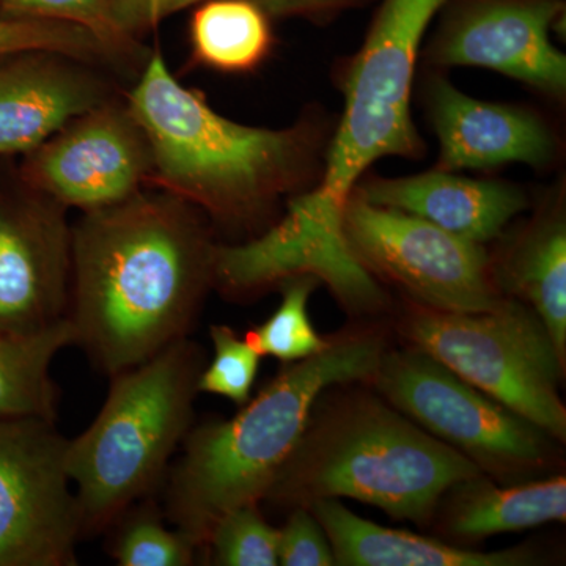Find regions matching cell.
Masks as SVG:
<instances>
[{
	"mask_svg": "<svg viewBox=\"0 0 566 566\" xmlns=\"http://www.w3.org/2000/svg\"><path fill=\"white\" fill-rule=\"evenodd\" d=\"M191 41L203 65L244 73L266 59L273 35L268 14L251 0H211L193 14Z\"/></svg>",
	"mask_w": 566,
	"mask_h": 566,
	"instance_id": "obj_21",
	"label": "cell"
},
{
	"mask_svg": "<svg viewBox=\"0 0 566 566\" xmlns=\"http://www.w3.org/2000/svg\"><path fill=\"white\" fill-rule=\"evenodd\" d=\"M196 546L180 532L163 526L150 515L137 516L126 524L114 546L120 566H188Z\"/></svg>",
	"mask_w": 566,
	"mask_h": 566,
	"instance_id": "obj_26",
	"label": "cell"
},
{
	"mask_svg": "<svg viewBox=\"0 0 566 566\" xmlns=\"http://www.w3.org/2000/svg\"><path fill=\"white\" fill-rule=\"evenodd\" d=\"M71 234L74 345L99 370L120 374L188 335L216 253L191 203L139 191L84 212Z\"/></svg>",
	"mask_w": 566,
	"mask_h": 566,
	"instance_id": "obj_1",
	"label": "cell"
},
{
	"mask_svg": "<svg viewBox=\"0 0 566 566\" xmlns=\"http://www.w3.org/2000/svg\"><path fill=\"white\" fill-rule=\"evenodd\" d=\"M354 192L365 202L416 216L471 243L485 245L527 208V196L502 181L472 180L446 170L374 178Z\"/></svg>",
	"mask_w": 566,
	"mask_h": 566,
	"instance_id": "obj_16",
	"label": "cell"
},
{
	"mask_svg": "<svg viewBox=\"0 0 566 566\" xmlns=\"http://www.w3.org/2000/svg\"><path fill=\"white\" fill-rule=\"evenodd\" d=\"M279 531L277 562L282 566H333L329 539L311 510L297 506Z\"/></svg>",
	"mask_w": 566,
	"mask_h": 566,
	"instance_id": "obj_28",
	"label": "cell"
},
{
	"mask_svg": "<svg viewBox=\"0 0 566 566\" xmlns=\"http://www.w3.org/2000/svg\"><path fill=\"white\" fill-rule=\"evenodd\" d=\"M126 103L150 142L156 185L218 221L260 218L314 172L322 142L315 125L268 129L229 120L175 80L159 52Z\"/></svg>",
	"mask_w": 566,
	"mask_h": 566,
	"instance_id": "obj_3",
	"label": "cell"
},
{
	"mask_svg": "<svg viewBox=\"0 0 566 566\" xmlns=\"http://www.w3.org/2000/svg\"><path fill=\"white\" fill-rule=\"evenodd\" d=\"M0 18L70 22L95 33L117 57L132 55L133 43L114 31L104 0H0Z\"/></svg>",
	"mask_w": 566,
	"mask_h": 566,
	"instance_id": "obj_27",
	"label": "cell"
},
{
	"mask_svg": "<svg viewBox=\"0 0 566 566\" xmlns=\"http://www.w3.org/2000/svg\"><path fill=\"white\" fill-rule=\"evenodd\" d=\"M495 277L501 289L531 305L565 363L566 226L560 211L542 216L528 227Z\"/></svg>",
	"mask_w": 566,
	"mask_h": 566,
	"instance_id": "obj_19",
	"label": "cell"
},
{
	"mask_svg": "<svg viewBox=\"0 0 566 566\" xmlns=\"http://www.w3.org/2000/svg\"><path fill=\"white\" fill-rule=\"evenodd\" d=\"M424 98L441 147L439 170L509 163L545 167L556 156V136L534 112L471 98L438 74L428 81Z\"/></svg>",
	"mask_w": 566,
	"mask_h": 566,
	"instance_id": "obj_14",
	"label": "cell"
},
{
	"mask_svg": "<svg viewBox=\"0 0 566 566\" xmlns=\"http://www.w3.org/2000/svg\"><path fill=\"white\" fill-rule=\"evenodd\" d=\"M447 0H382L363 48L344 76V114L318 188L289 210L318 229L340 232L346 200L371 164L387 156L420 158L411 117L412 82L422 40Z\"/></svg>",
	"mask_w": 566,
	"mask_h": 566,
	"instance_id": "obj_6",
	"label": "cell"
},
{
	"mask_svg": "<svg viewBox=\"0 0 566 566\" xmlns=\"http://www.w3.org/2000/svg\"><path fill=\"white\" fill-rule=\"evenodd\" d=\"M318 279L297 275L283 281V297L277 311L260 326L244 335L245 342L260 356H271L283 363H300L322 353L331 340L316 333L307 312L308 297Z\"/></svg>",
	"mask_w": 566,
	"mask_h": 566,
	"instance_id": "obj_22",
	"label": "cell"
},
{
	"mask_svg": "<svg viewBox=\"0 0 566 566\" xmlns=\"http://www.w3.org/2000/svg\"><path fill=\"white\" fill-rule=\"evenodd\" d=\"M562 11V0H461L428 48V62L494 70L560 98L566 57L551 43L549 29Z\"/></svg>",
	"mask_w": 566,
	"mask_h": 566,
	"instance_id": "obj_12",
	"label": "cell"
},
{
	"mask_svg": "<svg viewBox=\"0 0 566 566\" xmlns=\"http://www.w3.org/2000/svg\"><path fill=\"white\" fill-rule=\"evenodd\" d=\"M71 238L65 208L48 197L0 205V333H36L69 316Z\"/></svg>",
	"mask_w": 566,
	"mask_h": 566,
	"instance_id": "obj_13",
	"label": "cell"
},
{
	"mask_svg": "<svg viewBox=\"0 0 566 566\" xmlns=\"http://www.w3.org/2000/svg\"><path fill=\"white\" fill-rule=\"evenodd\" d=\"M200 0H104L107 20L123 40L133 43L137 33L155 28L170 14Z\"/></svg>",
	"mask_w": 566,
	"mask_h": 566,
	"instance_id": "obj_29",
	"label": "cell"
},
{
	"mask_svg": "<svg viewBox=\"0 0 566 566\" xmlns=\"http://www.w3.org/2000/svg\"><path fill=\"white\" fill-rule=\"evenodd\" d=\"M387 403L502 483L553 468L545 431L417 348L386 352L370 379Z\"/></svg>",
	"mask_w": 566,
	"mask_h": 566,
	"instance_id": "obj_8",
	"label": "cell"
},
{
	"mask_svg": "<svg viewBox=\"0 0 566 566\" xmlns=\"http://www.w3.org/2000/svg\"><path fill=\"white\" fill-rule=\"evenodd\" d=\"M442 528L464 542L524 531L566 520L565 475L501 486L479 474L450 488L442 497Z\"/></svg>",
	"mask_w": 566,
	"mask_h": 566,
	"instance_id": "obj_18",
	"label": "cell"
},
{
	"mask_svg": "<svg viewBox=\"0 0 566 566\" xmlns=\"http://www.w3.org/2000/svg\"><path fill=\"white\" fill-rule=\"evenodd\" d=\"M386 353L376 331L344 334L293 363L232 419L186 436L167 490V515L193 546H207L222 516L266 499L318 398L334 386L370 381Z\"/></svg>",
	"mask_w": 566,
	"mask_h": 566,
	"instance_id": "obj_2",
	"label": "cell"
},
{
	"mask_svg": "<svg viewBox=\"0 0 566 566\" xmlns=\"http://www.w3.org/2000/svg\"><path fill=\"white\" fill-rule=\"evenodd\" d=\"M210 334L214 357L200 371L199 392L219 395L237 405L248 403L262 356L232 327L219 324L211 327Z\"/></svg>",
	"mask_w": 566,
	"mask_h": 566,
	"instance_id": "obj_25",
	"label": "cell"
},
{
	"mask_svg": "<svg viewBox=\"0 0 566 566\" xmlns=\"http://www.w3.org/2000/svg\"><path fill=\"white\" fill-rule=\"evenodd\" d=\"M69 442L54 420L0 417V566L77 565Z\"/></svg>",
	"mask_w": 566,
	"mask_h": 566,
	"instance_id": "obj_10",
	"label": "cell"
},
{
	"mask_svg": "<svg viewBox=\"0 0 566 566\" xmlns=\"http://www.w3.org/2000/svg\"><path fill=\"white\" fill-rule=\"evenodd\" d=\"M333 547L335 565L344 566H527L536 564L527 547L482 553L400 528L378 526L354 515L338 499L307 506Z\"/></svg>",
	"mask_w": 566,
	"mask_h": 566,
	"instance_id": "obj_17",
	"label": "cell"
},
{
	"mask_svg": "<svg viewBox=\"0 0 566 566\" xmlns=\"http://www.w3.org/2000/svg\"><path fill=\"white\" fill-rule=\"evenodd\" d=\"M70 345L74 329L69 316L36 333H0V417L55 420L57 390L51 365Z\"/></svg>",
	"mask_w": 566,
	"mask_h": 566,
	"instance_id": "obj_20",
	"label": "cell"
},
{
	"mask_svg": "<svg viewBox=\"0 0 566 566\" xmlns=\"http://www.w3.org/2000/svg\"><path fill=\"white\" fill-rule=\"evenodd\" d=\"M400 331L412 348L565 442L566 409L558 394L565 363L532 308L505 297L493 311L460 314L411 301Z\"/></svg>",
	"mask_w": 566,
	"mask_h": 566,
	"instance_id": "obj_7",
	"label": "cell"
},
{
	"mask_svg": "<svg viewBox=\"0 0 566 566\" xmlns=\"http://www.w3.org/2000/svg\"><path fill=\"white\" fill-rule=\"evenodd\" d=\"M151 170L150 142L128 103L104 102L32 150L25 178L41 196L87 212L129 199Z\"/></svg>",
	"mask_w": 566,
	"mask_h": 566,
	"instance_id": "obj_11",
	"label": "cell"
},
{
	"mask_svg": "<svg viewBox=\"0 0 566 566\" xmlns=\"http://www.w3.org/2000/svg\"><path fill=\"white\" fill-rule=\"evenodd\" d=\"M80 62L54 52H29L0 66V155L31 153L107 102L103 82Z\"/></svg>",
	"mask_w": 566,
	"mask_h": 566,
	"instance_id": "obj_15",
	"label": "cell"
},
{
	"mask_svg": "<svg viewBox=\"0 0 566 566\" xmlns=\"http://www.w3.org/2000/svg\"><path fill=\"white\" fill-rule=\"evenodd\" d=\"M200 371L199 349L185 337L111 376L102 411L69 442L66 463L82 535L109 527L159 482L191 431Z\"/></svg>",
	"mask_w": 566,
	"mask_h": 566,
	"instance_id": "obj_5",
	"label": "cell"
},
{
	"mask_svg": "<svg viewBox=\"0 0 566 566\" xmlns=\"http://www.w3.org/2000/svg\"><path fill=\"white\" fill-rule=\"evenodd\" d=\"M279 528L266 523L259 504L227 513L212 528L207 546L212 560L222 566H275Z\"/></svg>",
	"mask_w": 566,
	"mask_h": 566,
	"instance_id": "obj_24",
	"label": "cell"
},
{
	"mask_svg": "<svg viewBox=\"0 0 566 566\" xmlns=\"http://www.w3.org/2000/svg\"><path fill=\"white\" fill-rule=\"evenodd\" d=\"M268 17H327L368 0H251Z\"/></svg>",
	"mask_w": 566,
	"mask_h": 566,
	"instance_id": "obj_30",
	"label": "cell"
},
{
	"mask_svg": "<svg viewBox=\"0 0 566 566\" xmlns=\"http://www.w3.org/2000/svg\"><path fill=\"white\" fill-rule=\"evenodd\" d=\"M479 474V465L385 398L349 390L318 398L266 499L293 509L354 499L420 526L450 488Z\"/></svg>",
	"mask_w": 566,
	"mask_h": 566,
	"instance_id": "obj_4",
	"label": "cell"
},
{
	"mask_svg": "<svg viewBox=\"0 0 566 566\" xmlns=\"http://www.w3.org/2000/svg\"><path fill=\"white\" fill-rule=\"evenodd\" d=\"M342 230L354 259L400 286L412 303L476 314L505 301L485 248L423 219L376 207L353 191Z\"/></svg>",
	"mask_w": 566,
	"mask_h": 566,
	"instance_id": "obj_9",
	"label": "cell"
},
{
	"mask_svg": "<svg viewBox=\"0 0 566 566\" xmlns=\"http://www.w3.org/2000/svg\"><path fill=\"white\" fill-rule=\"evenodd\" d=\"M29 52H54L81 62L117 57L95 33L81 25L61 21L0 18V57Z\"/></svg>",
	"mask_w": 566,
	"mask_h": 566,
	"instance_id": "obj_23",
	"label": "cell"
}]
</instances>
